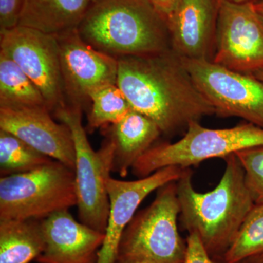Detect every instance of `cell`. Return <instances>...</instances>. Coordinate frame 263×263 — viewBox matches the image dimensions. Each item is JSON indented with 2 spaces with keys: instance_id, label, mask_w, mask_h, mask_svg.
<instances>
[{
  "instance_id": "obj_1",
  "label": "cell",
  "mask_w": 263,
  "mask_h": 263,
  "mask_svg": "<svg viewBox=\"0 0 263 263\" xmlns=\"http://www.w3.org/2000/svg\"><path fill=\"white\" fill-rule=\"evenodd\" d=\"M117 85L132 109L149 118L162 134L172 135L194 121L214 115L182 58L170 48L155 54L118 58Z\"/></svg>"
},
{
  "instance_id": "obj_2",
  "label": "cell",
  "mask_w": 263,
  "mask_h": 263,
  "mask_svg": "<svg viewBox=\"0 0 263 263\" xmlns=\"http://www.w3.org/2000/svg\"><path fill=\"white\" fill-rule=\"evenodd\" d=\"M223 160L226 167L222 177L212 191L195 190L190 168L176 181L183 229L196 235L209 255L219 260H224L255 205L238 157L232 154Z\"/></svg>"
},
{
  "instance_id": "obj_3",
  "label": "cell",
  "mask_w": 263,
  "mask_h": 263,
  "mask_svg": "<svg viewBox=\"0 0 263 263\" xmlns=\"http://www.w3.org/2000/svg\"><path fill=\"white\" fill-rule=\"evenodd\" d=\"M85 42L119 58L155 54L171 48L167 21L149 0H98L78 27Z\"/></svg>"
},
{
  "instance_id": "obj_4",
  "label": "cell",
  "mask_w": 263,
  "mask_h": 263,
  "mask_svg": "<svg viewBox=\"0 0 263 263\" xmlns=\"http://www.w3.org/2000/svg\"><path fill=\"white\" fill-rule=\"evenodd\" d=\"M176 181L157 190L155 200L137 212L123 233L117 261L185 263L187 242L179 233Z\"/></svg>"
},
{
  "instance_id": "obj_5",
  "label": "cell",
  "mask_w": 263,
  "mask_h": 263,
  "mask_svg": "<svg viewBox=\"0 0 263 263\" xmlns=\"http://www.w3.org/2000/svg\"><path fill=\"white\" fill-rule=\"evenodd\" d=\"M258 146H263V128L252 123L211 129L194 121L188 124L184 136L179 141L151 147L136 161L132 171L138 178H143L164 167L190 168L205 160L223 159L240 150Z\"/></svg>"
},
{
  "instance_id": "obj_6",
  "label": "cell",
  "mask_w": 263,
  "mask_h": 263,
  "mask_svg": "<svg viewBox=\"0 0 263 263\" xmlns=\"http://www.w3.org/2000/svg\"><path fill=\"white\" fill-rule=\"evenodd\" d=\"M77 202L75 171L57 160L0 178V220H43Z\"/></svg>"
},
{
  "instance_id": "obj_7",
  "label": "cell",
  "mask_w": 263,
  "mask_h": 263,
  "mask_svg": "<svg viewBox=\"0 0 263 263\" xmlns=\"http://www.w3.org/2000/svg\"><path fill=\"white\" fill-rule=\"evenodd\" d=\"M82 110L79 105H67L53 116L70 128L73 138L79 220L105 233L109 214L107 180L113 168L114 146L107 138L100 149H93L83 125Z\"/></svg>"
},
{
  "instance_id": "obj_8",
  "label": "cell",
  "mask_w": 263,
  "mask_h": 263,
  "mask_svg": "<svg viewBox=\"0 0 263 263\" xmlns=\"http://www.w3.org/2000/svg\"><path fill=\"white\" fill-rule=\"evenodd\" d=\"M0 52L13 60L37 86L51 114L68 105L56 35L18 26L0 32Z\"/></svg>"
},
{
  "instance_id": "obj_9",
  "label": "cell",
  "mask_w": 263,
  "mask_h": 263,
  "mask_svg": "<svg viewBox=\"0 0 263 263\" xmlns=\"http://www.w3.org/2000/svg\"><path fill=\"white\" fill-rule=\"evenodd\" d=\"M216 115L238 117L263 128V82L252 73L229 70L206 60L182 59Z\"/></svg>"
},
{
  "instance_id": "obj_10",
  "label": "cell",
  "mask_w": 263,
  "mask_h": 263,
  "mask_svg": "<svg viewBox=\"0 0 263 263\" xmlns=\"http://www.w3.org/2000/svg\"><path fill=\"white\" fill-rule=\"evenodd\" d=\"M212 62L245 73L263 68V21L254 3L220 0Z\"/></svg>"
},
{
  "instance_id": "obj_11",
  "label": "cell",
  "mask_w": 263,
  "mask_h": 263,
  "mask_svg": "<svg viewBox=\"0 0 263 263\" xmlns=\"http://www.w3.org/2000/svg\"><path fill=\"white\" fill-rule=\"evenodd\" d=\"M56 36L67 103L84 109L93 91L117 84L118 58L85 42L77 29Z\"/></svg>"
},
{
  "instance_id": "obj_12",
  "label": "cell",
  "mask_w": 263,
  "mask_h": 263,
  "mask_svg": "<svg viewBox=\"0 0 263 263\" xmlns=\"http://www.w3.org/2000/svg\"><path fill=\"white\" fill-rule=\"evenodd\" d=\"M188 169L171 166L135 181H122L111 176L108 178V222L105 239L99 251L96 263H117L123 233L136 215L141 202L164 185L177 181Z\"/></svg>"
},
{
  "instance_id": "obj_13",
  "label": "cell",
  "mask_w": 263,
  "mask_h": 263,
  "mask_svg": "<svg viewBox=\"0 0 263 263\" xmlns=\"http://www.w3.org/2000/svg\"><path fill=\"white\" fill-rule=\"evenodd\" d=\"M46 109L0 108V129L75 171L76 149L70 128L53 120Z\"/></svg>"
},
{
  "instance_id": "obj_14",
  "label": "cell",
  "mask_w": 263,
  "mask_h": 263,
  "mask_svg": "<svg viewBox=\"0 0 263 263\" xmlns=\"http://www.w3.org/2000/svg\"><path fill=\"white\" fill-rule=\"evenodd\" d=\"M220 0H180L167 19L171 48L186 60L212 61Z\"/></svg>"
},
{
  "instance_id": "obj_15",
  "label": "cell",
  "mask_w": 263,
  "mask_h": 263,
  "mask_svg": "<svg viewBox=\"0 0 263 263\" xmlns=\"http://www.w3.org/2000/svg\"><path fill=\"white\" fill-rule=\"evenodd\" d=\"M45 249L38 263H96L105 233L76 221L69 210L42 220Z\"/></svg>"
},
{
  "instance_id": "obj_16",
  "label": "cell",
  "mask_w": 263,
  "mask_h": 263,
  "mask_svg": "<svg viewBox=\"0 0 263 263\" xmlns=\"http://www.w3.org/2000/svg\"><path fill=\"white\" fill-rule=\"evenodd\" d=\"M109 126L107 138L114 146L112 172L124 178L136 161L155 144L162 133L152 119L134 110Z\"/></svg>"
},
{
  "instance_id": "obj_17",
  "label": "cell",
  "mask_w": 263,
  "mask_h": 263,
  "mask_svg": "<svg viewBox=\"0 0 263 263\" xmlns=\"http://www.w3.org/2000/svg\"><path fill=\"white\" fill-rule=\"evenodd\" d=\"M91 0H24L18 26L59 35L78 29Z\"/></svg>"
},
{
  "instance_id": "obj_18",
  "label": "cell",
  "mask_w": 263,
  "mask_h": 263,
  "mask_svg": "<svg viewBox=\"0 0 263 263\" xmlns=\"http://www.w3.org/2000/svg\"><path fill=\"white\" fill-rule=\"evenodd\" d=\"M42 220H0V263H29L43 253Z\"/></svg>"
},
{
  "instance_id": "obj_19",
  "label": "cell",
  "mask_w": 263,
  "mask_h": 263,
  "mask_svg": "<svg viewBox=\"0 0 263 263\" xmlns=\"http://www.w3.org/2000/svg\"><path fill=\"white\" fill-rule=\"evenodd\" d=\"M0 108L46 109L49 111L37 86L3 52H0Z\"/></svg>"
},
{
  "instance_id": "obj_20",
  "label": "cell",
  "mask_w": 263,
  "mask_h": 263,
  "mask_svg": "<svg viewBox=\"0 0 263 263\" xmlns=\"http://www.w3.org/2000/svg\"><path fill=\"white\" fill-rule=\"evenodd\" d=\"M89 132L116 124L133 110L117 84L105 85L95 89L89 95Z\"/></svg>"
},
{
  "instance_id": "obj_21",
  "label": "cell",
  "mask_w": 263,
  "mask_h": 263,
  "mask_svg": "<svg viewBox=\"0 0 263 263\" xmlns=\"http://www.w3.org/2000/svg\"><path fill=\"white\" fill-rule=\"evenodd\" d=\"M52 160H54L34 149L18 137L0 129L1 176L28 172Z\"/></svg>"
},
{
  "instance_id": "obj_22",
  "label": "cell",
  "mask_w": 263,
  "mask_h": 263,
  "mask_svg": "<svg viewBox=\"0 0 263 263\" xmlns=\"http://www.w3.org/2000/svg\"><path fill=\"white\" fill-rule=\"evenodd\" d=\"M263 252V203H255L229 250L224 255L227 263H238Z\"/></svg>"
},
{
  "instance_id": "obj_23",
  "label": "cell",
  "mask_w": 263,
  "mask_h": 263,
  "mask_svg": "<svg viewBox=\"0 0 263 263\" xmlns=\"http://www.w3.org/2000/svg\"><path fill=\"white\" fill-rule=\"evenodd\" d=\"M245 171L246 183L255 203H263V146L235 154Z\"/></svg>"
},
{
  "instance_id": "obj_24",
  "label": "cell",
  "mask_w": 263,
  "mask_h": 263,
  "mask_svg": "<svg viewBox=\"0 0 263 263\" xmlns=\"http://www.w3.org/2000/svg\"><path fill=\"white\" fill-rule=\"evenodd\" d=\"M24 0H0V32L18 27Z\"/></svg>"
},
{
  "instance_id": "obj_25",
  "label": "cell",
  "mask_w": 263,
  "mask_h": 263,
  "mask_svg": "<svg viewBox=\"0 0 263 263\" xmlns=\"http://www.w3.org/2000/svg\"><path fill=\"white\" fill-rule=\"evenodd\" d=\"M186 242L187 252L185 263H227L224 260L211 257L202 247L198 237L194 233L188 234Z\"/></svg>"
},
{
  "instance_id": "obj_26",
  "label": "cell",
  "mask_w": 263,
  "mask_h": 263,
  "mask_svg": "<svg viewBox=\"0 0 263 263\" xmlns=\"http://www.w3.org/2000/svg\"><path fill=\"white\" fill-rule=\"evenodd\" d=\"M149 1L156 10L167 21V19L174 13L180 0H149Z\"/></svg>"
},
{
  "instance_id": "obj_27",
  "label": "cell",
  "mask_w": 263,
  "mask_h": 263,
  "mask_svg": "<svg viewBox=\"0 0 263 263\" xmlns=\"http://www.w3.org/2000/svg\"><path fill=\"white\" fill-rule=\"evenodd\" d=\"M238 263H263V252L251 256Z\"/></svg>"
},
{
  "instance_id": "obj_28",
  "label": "cell",
  "mask_w": 263,
  "mask_h": 263,
  "mask_svg": "<svg viewBox=\"0 0 263 263\" xmlns=\"http://www.w3.org/2000/svg\"><path fill=\"white\" fill-rule=\"evenodd\" d=\"M254 3V7H255L256 10L261 17L263 21V0H258Z\"/></svg>"
},
{
  "instance_id": "obj_29",
  "label": "cell",
  "mask_w": 263,
  "mask_h": 263,
  "mask_svg": "<svg viewBox=\"0 0 263 263\" xmlns=\"http://www.w3.org/2000/svg\"><path fill=\"white\" fill-rule=\"evenodd\" d=\"M252 74H253L256 78H257V79L262 81L263 82V68L260 69V70L255 71V72H252Z\"/></svg>"
},
{
  "instance_id": "obj_30",
  "label": "cell",
  "mask_w": 263,
  "mask_h": 263,
  "mask_svg": "<svg viewBox=\"0 0 263 263\" xmlns=\"http://www.w3.org/2000/svg\"><path fill=\"white\" fill-rule=\"evenodd\" d=\"M226 1L233 3H255V2L258 1V0H226Z\"/></svg>"
},
{
  "instance_id": "obj_31",
  "label": "cell",
  "mask_w": 263,
  "mask_h": 263,
  "mask_svg": "<svg viewBox=\"0 0 263 263\" xmlns=\"http://www.w3.org/2000/svg\"><path fill=\"white\" fill-rule=\"evenodd\" d=\"M117 263H145L139 262H123V261H117Z\"/></svg>"
},
{
  "instance_id": "obj_32",
  "label": "cell",
  "mask_w": 263,
  "mask_h": 263,
  "mask_svg": "<svg viewBox=\"0 0 263 263\" xmlns=\"http://www.w3.org/2000/svg\"><path fill=\"white\" fill-rule=\"evenodd\" d=\"M91 3H95V2L98 1V0H91Z\"/></svg>"
}]
</instances>
